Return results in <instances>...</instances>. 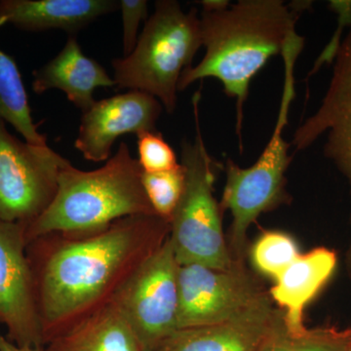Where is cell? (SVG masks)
<instances>
[{
	"mask_svg": "<svg viewBox=\"0 0 351 351\" xmlns=\"http://www.w3.org/2000/svg\"><path fill=\"white\" fill-rule=\"evenodd\" d=\"M157 215H137L83 232H54L27 245L44 343L112 304L169 237Z\"/></svg>",
	"mask_w": 351,
	"mask_h": 351,
	"instance_id": "6da1fadb",
	"label": "cell"
},
{
	"mask_svg": "<svg viewBox=\"0 0 351 351\" xmlns=\"http://www.w3.org/2000/svg\"><path fill=\"white\" fill-rule=\"evenodd\" d=\"M202 45L206 53L199 64L182 73L178 90L204 78L223 84L237 101V132L242 149L243 108L254 76L269 58L281 54L295 32L300 15L308 4H285L281 0H242L237 4L219 0L201 1Z\"/></svg>",
	"mask_w": 351,
	"mask_h": 351,
	"instance_id": "7a4b0ae2",
	"label": "cell"
},
{
	"mask_svg": "<svg viewBox=\"0 0 351 351\" xmlns=\"http://www.w3.org/2000/svg\"><path fill=\"white\" fill-rule=\"evenodd\" d=\"M143 172L124 142L99 169L82 171L69 162L50 206L25 226L27 243L49 233L90 232L127 217L156 215L145 195Z\"/></svg>",
	"mask_w": 351,
	"mask_h": 351,
	"instance_id": "3957f363",
	"label": "cell"
},
{
	"mask_svg": "<svg viewBox=\"0 0 351 351\" xmlns=\"http://www.w3.org/2000/svg\"><path fill=\"white\" fill-rule=\"evenodd\" d=\"M201 46L197 9L184 12L175 0H159L131 54L113 60L115 86L152 95L173 113L180 78Z\"/></svg>",
	"mask_w": 351,
	"mask_h": 351,
	"instance_id": "277c9868",
	"label": "cell"
},
{
	"mask_svg": "<svg viewBox=\"0 0 351 351\" xmlns=\"http://www.w3.org/2000/svg\"><path fill=\"white\" fill-rule=\"evenodd\" d=\"M200 91L193 97L195 138L182 145L184 188L170 221L169 239L179 265L232 269L233 260L221 226V206L214 196L218 162L208 152L200 129Z\"/></svg>",
	"mask_w": 351,
	"mask_h": 351,
	"instance_id": "5b68a950",
	"label": "cell"
},
{
	"mask_svg": "<svg viewBox=\"0 0 351 351\" xmlns=\"http://www.w3.org/2000/svg\"><path fill=\"white\" fill-rule=\"evenodd\" d=\"M295 61L284 62L283 93L274 133L263 154L248 168L226 161V181L221 209L232 214L230 251L233 260L241 262L247 232L258 217L287 200L285 174L291 162L290 144L284 140L289 112L295 98Z\"/></svg>",
	"mask_w": 351,
	"mask_h": 351,
	"instance_id": "8992f818",
	"label": "cell"
},
{
	"mask_svg": "<svg viewBox=\"0 0 351 351\" xmlns=\"http://www.w3.org/2000/svg\"><path fill=\"white\" fill-rule=\"evenodd\" d=\"M178 291V330L230 322L272 308L269 295L242 263L226 270L180 265Z\"/></svg>",
	"mask_w": 351,
	"mask_h": 351,
	"instance_id": "52a82bcc",
	"label": "cell"
},
{
	"mask_svg": "<svg viewBox=\"0 0 351 351\" xmlns=\"http://www.w3.org/2000/svg\"><path fill=\"white\" fill-rule=\"evenodd\" d=\"M179 267L168 237L113 299L142 351H156L178 330Z\"/></svg>",
	"mask_w": 351,
	"mask_h": 351,
	"instance_id": "ba28073f",
	"label": "cell"
},
{
	"mask_svg": "<svg viewBox=\"0 0 351 351\" xmlns=\"http://www.w3.org/2000/svg\"><path fill=\"white\" fill-rule=\"evenodd\" d=\"M47 145L22 142L0 119V219L27 226L54 200L68 164Z\"/></svg>",
	"mask_w": 351,
	"mask_h": 351,
	"instance_id": "9c48e42d",
	"label": "cell"
},
{
	"mask_svg": "<svg viewBox=\"0 0 351 351\" xmlns=\"http://www.w3.org/2000/svg\"><path fill=\"white\" fill-rule=\"evenodd\" d=\"M25 226L0 219V324L9 341L43 348L34 276L27 254Z\"/></svg>",
	"mask_w": 351,
	"mask_h": 351,
	"instance_id": "30bf717a",
	"label": "cell"
},
{
	"mask_svg": "<svg viewBox=\"0 0 351 351\" xmlns=\"http://www.w3.org/2000/svg\"><path fill=\"white\" fill-rule=\"evenodd\" d=\"M334 61L331 82L320 107L295 130L292 145L302 151L325 136V156L351 186V25Z\"/></svg>",
	"mask_w": 351,
	"mask_h": 351,
	"instance_id": "8fae6325",
	"label": "cell"
},
{
	"mask_svg": "<svg viewBox=\"0 0 351 351\" xmlns=\"http://www.w3.org/2000/svg\"><path fill=\"white\" fill-rule=\"evenodd\" d=\"M163 107L152 95L136 90L96 101L82 112L75 147L93 162L108 161L117 138L156 131Z\"/></svg>",
	"mask_w": 351,
	"mask_h": 351,
	"instance_id": "7c38bea8",
	"label": "cell"
},
{
	"mask_svg": "<svg viewBox=\"0 0 351 351\" xmlns=\"http://www.w3.org/2000/svg\"><path fill=\"white\" fill-rule=\"evenodd\" d=\"M115 86L114 80L96 60L83 53L75 36L47 64L34 71L32 89L43 94L58 89L82 112L95 103L94 92L99 87Z\"/></svg>",
	"mask_w": 351,
	"mask_h": 351,
	"instance_id": "4fadbf2b",
	"label": "cell"
},
{
	"mask_svg": "<svg viewBox=\"0 0 351 351\" xmlns=\"http://www.w3.org/2000/svg\"><path fill=\"white\" fill-rule=\"evenodd\" d=\"M119 10L115 0H2L0 15L29 32L63 29L71 36L107 14Z\"/></svg>",
	"mask_w": 351,
	"mask_h": 351,
	"instance_id": "5bb4252c",
	"label": "cell"
},
{
	"mask_svg": "<svg viewBox=\"0 0 351 351\" xmlns=\"http://www.w3.org/2000/svg\"><path fill=\"white\" fill-rule=\"evenodd\" d=\"M337 267V256L327 248H316L299 257L276 279L270 295L284 309V324L293 334L307 328L304 311L329 280Z\"/></svg>",
	"mask_w": 351,
	"mask_h": 351,
	"instance_id": "9a60e30c",
	"label": "cell"
},
{
	"mask_svg": "<svg viewBox=\"0 0 351 351\" xmlns=\"http://www.w3.org/2000/svg\"><path fill=\"white\" fill-rule=\"evenodd\" d=\"M280 315L272 307L230 322L179 329L156 351H258Z\"/></svg>",
	"mask_w": 351,
	"mask_h": 351,
	"instance_id": "2e32d148",
	"label": "cell"
},
{
	"mask_svg": "<svg viewBox=\"0 0 351 351\" xmlns=\"http://www.w3.org/2000/svg\"><path fill=\"white\" fill-rule=\"evenodd\" d=\"M43 351H142L135 335L113 304L51 339Z\"/></svg>",
	"mask_w": 351,
	"mask_h": 351,
	"instance_id": "e0dca14e",
	"label": "cell"
},
{
	"mask_svg": "<svg viewBox=\"0 0 351 351\" xmlns=\"http://www.w3.org/2000/svg\"><path fill=\"white\" fill-rule=\"evenodd\" d=\"M7 24L0 15V27ZM0 119L13 126L25 142L47 145V138L38 132L29 107V97L22 75L14 58L0 49Z\"/></svg>",
	"mask_w": 351,
	"mask_h": 351,
	"instance_id": "ac0fdd59",
	"label": "cell"
},
{
	"mask_svg": "<svg viewBox=\"0 0 351 351\" xmlns=\"http://www.w3.org/2000/svg\"><path fill=\"white\" fill-rule=\"evenodd\" d=\"M351 331L331 328L306 329L302 334L289 332L283 313L258 346V351H348Z\"/></svg>",
	"mask_w": 351,
	"mask_h": 351,
	"instance_id": "d6986e66",
	"label": "cell"
},
{
	"mask_svg": "<svg viewBox=\"0 0 351 351\" xmlns=\"http://www.w3.org/2000/svg\"><path fill=\"white\" fill-rule=\"evenodd\" d=\"M300 254L292 237L270 230L263 232L252 247L251 260L258 271L276 280Z\"/></svg>",
	"mask_w": 351,
	"mask_h": 351,
	"instance_id": "ffe728a7",
	"label": "cell"
},
{
	"mask_svg": "<svg viewBox=\"0 0 351 351\" xmlns=\"http://www.w3.org/2000/svg\"><path fill=\"white\" fill-rule=\"evenodd\" d=\"M143 186L157 216L170 223L184 188L182 164L177 169L159 173L143 172Z\"/></svg>",
	"mask_w": 351,
	"mask_h": 351,
	"instance_id": "44dd1931",
	"label": "cell"
},
{
	"mask_svg": "<svg viewBox=\"0 0 351 351\" xmlns=\"http://www.w3.org/2000/svg\"><path fill=\"white\" fill-rule=\"evenodd\" d=\"M137 136L138 161L145 173L165 172L181 166L174 149L160 133L145 131Z\"/></svg>",
	"mask_w": 351,
	"mask_h": 351,
	"instance_id": "7402d4cb",
	"label": "cell"
},
{
	"mask_svg": "<svg viewBox=\"0 0 351 351\" xmlns=\"http://www.w3.org/2000/svg\"><path fill=\"white\" fill-rule=\"evenodd\" d=\"M149 3L145 0H120L122 29H123L124 56H128L138 41V31L141 23L147 19Z\"/></svg>",
	"mask_w": 351,
	"mask_h": 351,
	"instance_id": "603a6c76",
	"label": "cell"
},
{
	"mask_svg": "<svg viewBox=\"0 0 351 351\" xmlns=\"http://www.w3.org/2000/svg\"><path fill=\"white\" fill-rule=\"evenodd\" d=\"M0 351H43V348H29V346L15 345L0 332Z\"/></svg>",
	"mask_w": 351,
	"mask_h": 351,
	"instance_id": "cb8c5ba5",
	"label": "cell"
},
{
	"mask_svg": "<svg viewBox=\"0 0 351 351\" xmlns=\"http://www.w3.org/2000/svg\"><path fill=\"white\" fill-rule=\"evenodd\" d=\"M348 351H351V341H350V346H348Z\"/></svg>",
	"mask_w": 351,
	"mask_h": 351,
	"instance_id": "d4e9b609",
	"label": "cell"
}]
</instances>
